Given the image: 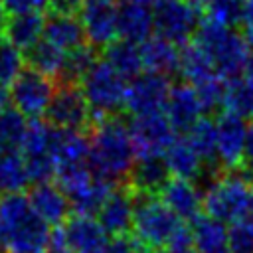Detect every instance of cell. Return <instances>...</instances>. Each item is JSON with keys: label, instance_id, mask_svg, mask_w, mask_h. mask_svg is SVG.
I'll use <instances>...</instances> for the list:
<instances>
[{"label": "cell", "instance_id": "1", "mask_svg": "<svg viewBox=\"0 0 253 253\" xmlns=\"http://www.w3.org/2000/svg\"><path fill=\"white\" fill-rule=\"evenodd\" d=\"M123 115H111L87 130L91 140L87 166L97 178L113 184H125L136 160Z\"/></svg>", "mask_w": 253, "mask_h": 253}, {"label": "cell", "instance_id": "2", "mask_svg": "<svg viewBox=\"0 0 253 253\" xmlns=\"http://www.w3.org/2000/svg\"><path fill=\"white\" fill-rule=\"evenodd\" d=\"M211 59L213 69L225 77L235 79L243 75L251 47L237 28H225L211 20H202L192 38Z\"/></svg>", "mask_w": 253, "mask_h": 253}, {"label": "cell", "instance_id": "3", "mask_svg": "<svg viewBox=\"0 0 253 253\" xmlns=\"http://www.w3.org/2000/svg\"><path fill=\"white\" fill-rule=\"evenodd\" d=\"M253 196V176L241 166L221 172L202 194V208L219 221H237L247 215Z\"/></svg>", "mask_w": 253, "mask_h": 253}, {"label": "cell", "instance_id": "4", "mask_svg": "<svg viewBox=\"0 0 253 253\" xmlns=\"http://www.w3.org/2000/svg\"><path fill=\"white\" fill-rule=\"evenodd\" d=\"M81 89L91 109V123L99 125L111 115L125 113V89L126 79L103 57H99L81 81ZM126 115V113H125Z\"/></svg>", "mask_w": 253, "mask_h": 253}, {"label": "cell", "instance_id": "5", "mask_svg": "<svg viewBox=\"0 0 253 253\" xmlns=\"http://www.w3.org/2000/svg\"><path fill=\"white\" fill-rule=\"evenodd\" d=\"M134 196V217L132 231L136 241L146 251L164 249L168 237L178 227L180 217L162 202L158 196L132 194Z\"/></svg>", "mask_w": 253, "mask_h": 253}, {"label": "cell", "instance_id": "6", "mask_svg": "<svg viewBox=\"0 0 253 253\" xmlns=\"http://www.w3.org/2000/svg\"><path fill=\"white\" fill-rule=\"evenodd\" d=\"M43 119L51 126L89 130L91 109L79 83H55V93L43 113Z\"/></svg>", "mask_w": 253, "mask_h": 253}, {"label": "cell", "instance_id": "7", "mask_svg": "<svg viewBox=\"0 0 253 253\" xmlns=\"http://www.w3.org/2000/svg\"><path fill=\"white\" fill-rule=\"evenodd\" d=\"M53 93H55V79L40 73L38 69L26 63L10 85V97L14 107L30 119L43 117Z\"/></svg>", "mask_w": 253, "mask_h": 253}, {"label": "cell", "instance_id": "8", "mask_svg": "<svg viewBox=\"0 0 253 253\" xmlns=\"http://www.w3.org/2000/svg\"><path fill=\"white\" fill-rule=\"evenodd\" d=\"M126 126L136 158L164 156L168 146L176 140V132L164 111L132 117L126 121Z\"/></svg>", "mask_w": 253, "mask_h": 253}, {"label": "cell", "instance_id": "9", "mask_svg": "<svg viewBox=\"0 0 253 253\" xmlns=\"http://www.w3.org/2000/svg\"><path fill=\"white\" fill-rule=\"evenodd\" d=\"M172 79L160 73L142 71L126 83L125 89V113L130 117L162 113L168 103Z\"/></svg>", "mask_w": 253, "mask_h": 253}, {"label": "cell", "instance_id": "10", "mask_svg": "<svg viewBox=\"0 0 253 253\" xmlns=\"http://www.w3.org/2000/svg\"><path fill=\"white\" fill-rule=\"evenodd\" d=\"M154 32L168 38L172 43L182 47L188 43L202 20L194 16L184 0H156L154 8Z\"/></svg>", "mask_w": 253, "mask_h": 253}, {"label": "cell", "instance_id": "11", "mask_svg": "<svg viewBox=\"0 0 253 253\" xmlns=\"http://www.w3.org/2000/svg\"><path fill=\"white\" fill-rule=\"evenodd\" d=\"M217 123V158L223 170H235L241 166L245 136H247V119L231 113L221 111L215 117Z\"/></svg>", "mask_w": 253, "mask_h": 253}, {"label": "cell", "instance_id": "12", "mask_svg": "<svg viewBox=\"0 0 253 253\" xmlns=\"http://www.w3.org/2000/svg\"><path fill=\"white\" fill-rule=\"evenodd\" d=\"M79 18L87 42L99 51L117 38V0H83Z\"/></svg>", "mask_w": 253, "mask_h": 253}, {"label": "cell", "instance_id": "13", "mask_svg": "<svg viewBox=\"0 0 253 253\" xmlns=\"http://www.w3.org/2000/svg\"><path fill=\"white\" fill-rule=\"evenodd\" d=\"M49 233V223L43 221L34 210H30L4 233L2 239L6 253H45Z\"/></svg>", "mask_w": 253, "mask_h": 253}, {"label": "cell", "instance_id": "14", "mask_svg": "<svg viewBox=\"0 0 253 253\" xmlns=\"http://www.w3.org/2000/svg\"><path fill=\"white\" fill-rule=\"evenodd\" d=\"M164 113H166V117H168V121H170V125H172L176 134L186 136L190 132V128L202 117L198 95H196L194 85L190 81H186L184 77L172 81Z\"/></svg>", "mask_w": 253, "mask_h": 253}, {"label": "cell", "instance_id": "15", "mask_svg": "<svg viewBox=\"0 0 253 253\" xmlns=\"http://www.w3.org/2000/svg\"><path fill=\"white\" fill-rule=\"evenodd\" d=\"M97 217L109 235H126L132 229L134 196L126 184H119L113 188V192L97 211Z\"/></svg>", "mask_w": 253, "mask_h": 253}, {"label": "cell", "instance_id": "16", "mask_svg": "<svg viewBox=\"0 0 253 253\" xmlns=\"http://www.w3.org/2000/svg\"><path fill=\"white\" fill-rule=\"evenodd\" d=\"M154 34L152 6L134 0H117V38L140 45Z\"/></svg>", "mask_w": 253, "mask_h": 253}, {"label": "cell", "instance_id": "17", "mask_svg": "<svg viewBox=\"0 0 253 253\" xmlns=\"http://www.w3.org/2000/svg\"><path fill=\"white\" fill-rule=\"evenodd\" d=\"M67 243L73 253H105L109 245V233L93 215L75 213L63 223Z\"/></svg>", "mask_w": 253, "mask_h": 253}, {"label": "cell", "instance_id": "18", "mask_svg": "<svg viewBox=\"0 0 253 253\" xmlns=\"http://www.w3.org/2000/svg\"><path fill=\"white\" fill-rule=\"evenodd\" d=\"M140 59L142 67L152 73H160L174 79H180V49L176 43H172L168 38L160 34H152L148 40H144L140 45Z\"/></svg>", "mask_w": 253, "mask_h": 253}, {"label": "cell", "instance_id": "19", "mask_svg": "<svg viewBox=\"0 0 253 253\" xmlns=\"http://www.w3.org/2000/svg\"><path fill=\"white\" fill-rule=\"evenodd\" d=\"M170 178L172 174H170V168L164 156H146V158L134 160L132 170L125 184L128 186L132 194L158 196Z\"/></svg>", "mask_w": 253, "mask_h": 253}, {"label": "cell", "instance_id": "20", "mask_svg": "<svg viewBox=\"0 0 253 253\" xmlns=\"http://www.w3.org/2000/svg\"><path fill=\"white\" fill-rule=\"evenodd\" d=\"M89 148H91V140L85 130L51 126L47 152L57 166L87 162Z\"/></svg>", "mask_w": 253, "mask_h": 253}, {"label": "cell", "instance_id": "21", "mask_svg": "<svg viewBox=\"0 0 253 253\" xmlns=\"http://www.w3.org/2000/svg\"><path fill=\"white\" fill-rule=\"evenodd\" d=\"M43 38L61 47L63 51H71L83 43H87L85 28L79 16L71 14H57L51 10L43 12Z\"/></svg>", "mask_w": 253, "mask_h": 253}, {"label": "cell", "instance_id": "22", "mask_svg": "<svg viewBox=\"0 0 253 253\" xmlns=\"http://www.w3.org/2000/svg\"><path fill=\"white\" fill-rule=\"evenodd\" d=\"M32 210L49 225H61L69 217V200L67 196L57 188V184L45 182L36 184L28 194Z\"/></svg>", "mask_w": 253, "mask_h": 253}, {"label": "cell", "instance_id": "23", "mask_svg": "<svg viewBox=\"0 0 253 253\" xmlns=\"http://www.w3.org/2000/svg\"><path fill=\"white\" fill-rule=\"evenodd\" d=\"M158 198L180 217L192 221L202 210V192L192 180L172 176Z\"/></svg>", "mask_w": 253, "mask_h": 253}, {"label": "cell", "instance_id": "24", "mask_svg": "<svg viewBox=\"0 0 253 253\" xmlns=\"http://www.w3.org/2000/svg\"><path fill=\"white\" fill-rule=\"evenodd\" d=\"M190 227L198 253H229L227 227L223 221L208 213H200L190 221Z\"/></svg>", "mask_w": 253, "mask_h": 253}, {"label": "cell", "instance_id": "25", "mask_svg": "<svg viewBox=\"0 0 253 253\" xmlns=\"http://www.w3.org/2000/svg\"><path fill=\"white\" fill-rule=\"evenodd\" d=\"M186 138L190 140V144L198 152V156L202 158L204 168H221L219 158H217V123H215V117L202 115L198 119V123L190 128Z\"/></svg>", "mask_w": 253, "mask_h": 253}, {"label": "cell", "instance_id": "26", "mask_svg": "<svg viewBox=\"0 0 253 253\" xmlns=\"http://www.w3.org/2000/svg\"><path fill=\"white\" fill-rule=\"evenodd\" d=\"M164 160L170 168V174L176 178H184V180H192L196 182L204 170V162L198 156V152L192 148L190 140L186 136L176 138L168 150L164 152Z\"/></svg>", "mask_w": 253, "mask_h": 253}, {"label": "cell", "instance_id": "27", "mask_svg": "<svg viewBox=\"0 0 253 253\" xmlns=\"http://www.w3.org/2000/svg\"><path fill=\"white\" fill-rule=\"evenodd\" d=\"M103 59H107L126 81L134 79L136 75L142 73V59H140V49L136 43H130L126 40L115 38L111 43H107L101 51Z\"/></svg>", "mask_w": 253, "mask_h": 253}, {"label": "cell", "instance_id": "28", "mask_svg": "<svg viewBox=\"0 0 253 253\" xmlns=\"http://www.w3.org/2000/svg\"><path fill=\"white\" fill-rule=\"evenodd\" d=\"M24 63L38 69L40 73L55 79L63 67V61H65V51L61 47H57L55 43H51L49 40L42 38V40H36L30 47H26L24 51Z\"/></svg>", "mask_w": 253, "mask_h": 253}, {"label": "cell", "instance_id": "29", "mask_svg": "<svg viewBox=\"0 0 253 253\" xmlns=\"http://www.w3.org/2000/svg\"><path fill=\"white\" fill-rule=\"evenodd\" d=\"M43 30V12H24L8 16L4 36L18 47L26 49L36 40H40V34Z\"/></svg>", "mask_w": 253, "mask_h": 253}, {"label": "cell", "instance_id": "30", "mask_svg": "<svg viewBox=\"0 0 253 253\" xmlns=\"http://www.w3.org/2000/svg\"><path fill=\"white\" fill-rule=\"evenodd\" d=\"M28 184L24 154L20 150H0V194H22Z\"/></svg>", "mask_w": 253, "mask_h": 253}, {"label": "cell", "instance_id": "31", "mask_svg": "<svg viewBox=\"0 0 253 253\" xmlns=\"http://www.w3.org/2000/svg\"><path fill=\"white\" fill-rule=\"evenodd\" d=\"M99 57H101V51L97 47H93L89 42L67 51L63 67H61L59 75L55 77V83H79L81 85L83 77L87 75V71L93 67V63Z\"/></svg>", "mask_w": 253, "mask_h": 253}, {"label": "cell", "instance_id": "32", "mask_svg": "<svg viewBox=\"0 0 253 253\" xmlns=\"http://www.w3.org/2000/svg\"><path fill=\"white\" fill-rule=\"evenodd\" d=\"M178 49H180V75L186 81H190L192 85H196L198 81L206 79L208 75H211L215 71L208 53L194 40H190L188 43H184Z\"/></svg>", "mask_w": 253, "mask_h": 253}, {"label": "cell", "instance_id": "33", "mask_svg": "<svg viewBox=\"0 0 253 253\" xmlns=\"http://www.w3.org/2000/svg\"><path fill=\"white\" fill-rule=\"evenodd\" d=\"M227 79L221 77L217 71L208 75L206 79L198 81L194 85V91L198 95V103L202 109V115L206 117H217L223 111V99H225Z\"/></svg>", "mask_w": 253, "mask_h": 253}, {"label": "cell", "instance_id": "34", "mask_svg": "<svg viewBox=\"0 0 253 253\" xmlns=\"http://www.w3.org/2000/svg\"><path fill=\"white\" fill-rule=\"evenodd\" d=\"M93 180H95V174L91 172L87 162L65 164V166H57V170H55V184L67 196L69 202L75 200L77 196H81L93 184Z\"/></svg>", "mask_w": 253, "mask_h": 253}, {"label": "cell", "instance_id": "35", "mask_svg": "<svg viewBox=\"0 0 253 253\" xmlns=\"http://www.w3.org/2000/svg\"><path fill=\"white\" fill-rule=\"evenodd\" d=\"M28 121L16 107L0 109V150H20Z\"/></svg>", "mask_w": 253, "mask_h": 253}, {"label": "cell", "instance_id": "36", "mask_svg": "<svg viewBox=\"0 0 253 253\" xmlns=\"http://www.w3.org/2000/svg\"><path fill=\"white\" fill-rule=\"evenodd\" d=\"M223 109L243 119H253V87L243 77L227 79Z\"/></svg>", "mask_w": 253, "mask_h": 253}, {"label": "cell", "instance_id": "37", "mask_svg": "<svg viewBox=\"0 0 253 253\" xmlns=\"http://www.w3.org/2000/svg\"><path fill=\"white\" fill-rule=\"evenodd\" d=\"M115 186H119V184H113V182H109V180H103V178H97V176H95L93 184H91L81 196H77L75 200H71L69 206H71V210H73L75 213L95 215V213L101 210V206L105 204L107 196L113 192Z\"/></svg>", "mask_w": 253, "mask_h": 253}, {"label": "cell", "instance_id": "38", "mask_svg": "<svg viewBox=\"0 0 253 253\" xmlns=\"http://www.w3.org/2000/svg\"><path fill=\"white\" fill-rule=\"evenodd\" d=\"M49 132H51V125H47L43 117L30 119L20 144V152L24 154V158L45 154L49 148Z\"/></svg>", "mask_w": 253, "mask_h": 253}, {"label": "cell", "instance_id": "39", "mask_svg": "<svg viewBox=\"0 0 253 253\" xmlns=\"http://www.w3.org/2000/svg\"><path fill=\"white\" fill-rule=\"evenodd\" d=\"M24 67V53L6 36H0V85L10 87Z\"/></svg>", "mask_w": 253, "mask_h": 253}, {"label": "cell", "instance_id": "40", "mask_svg": "<svg viewBox=\"0 0 253 253\" xmlns=\"http://www.w3.org/2000/svg\"><path fill=\"white\" fill-rule=\"evenodd\" d=\"M204 18L225 28H237L241 22V0H208Z\"/></svg>", "mask_w": 253, "mask_h": 253}, {"label": "cell", "instance_id": "41", "mask_svg": "<svg viewBox=\"0 0 253 253\" xmlns=\"http://www.w3.org/2000/svg\"><path fill=\"white\" fill-rule=\"evenodd\" d=\"M229 253H253V221L241 217L227 229Z\"/></svg>", "mask_w": 253, "mask_h": 253}, {"label": "cell", "instance_id": "42", "mask_svg": "<svg viewBox=\"0 0 253 253\" xmlns=\"http://www.w3.org/2000/svg\"><path fill=\"white\" fill-rule=\"evenodd\" d=\"M26 170H28V178L32 184H45L55 178L57 164L53 162L49 152H45V154H38V156H28Z\"/></svg>", "mask_w": 253, "mask_h": 253}, {"label": "cell", "instance_id": "43", "mask_svg": "<svg viewBox=\"0 0 253 253\" xmlns=\"http://www.w3.org/2000/svg\"><path fill=\"white\" fill-rule=\"evenodd\" d=\"M192 249H194L192 227L186 225V223H178V227L168 237V241L164 245V251L166 253H192Z\"/></svg>", "mask_w": 253, "mask_h": 253}, {"label": "cell", "instance_id": "44", "mask_svg": "<svg viewBox=\"0 0 253 253\" xmlns=\"http://www.w3.org/2000/svg\"><path fill=\"white\" fill-rule=\"evenodd\" d=\"M6 14H24V12H45L49 6V0H0Z\"/></svg>", "mask_w": 253, "mask_h": 253}, {"label": "cell", "instance_id": "45", "mask_svg": "<svg viewBox=\"0 0 253 253\" xmlns=\"http://www.w3.org/2000/svg\"><path fill=\"white\" fill-rule=\"evenodd\" d=\"M105 253H148V251L136 241V237H130L126 233V235H113V239H109Z\"/></svg>", "mask_w": 253, "mask_h": 253}, {"label": "cell", "instance_id": "46", "mask_svg": "<svg viewBox=\"0 0 253 253\" xmlns=\"http://www.w3.org/2000/svg\"><path fill=\"white\" fill-rule=\"evenodd\" d=\"M45 253H73V251H71V247H69V243H67V237H65L63 227L55 225V227L51 229Z\"/></svg>", "mask_w": 253, "mask_h": 253}, {"label": "cell", "instance_id": "47", "mask_svg": "<svg viewBox=\"0 0 253 253\" xmlns=\"http://www.w3.org/2000/svg\"><path fill=\"white\" fill-rule=\"evenodd\" d=\"M241 168L253 176V119L247 126V136H245V148H243V160Z\"/></svg>", "mask_w": 253, "mask_h": 253}, {"label": "cell", "instance_id": "48", "mask_svg": "<svg viewBox=\"0 0 253 253\" xmlns=\"http://www.w3.org/2000/svg\"><path fill=\"white\" fill-rule=\"evenodd\" d=\"M241 32L253 30V0H241Z\"/></svg>", "mask_w": 253, "mask_h": 253}, {"label": "cell", "instance_id": "49", "mask_svg": "<svg viewBox=\"0 0 253 253\" xmlns=\"http://www.w3.org/2000/svg\"><path fill=\"white\" fill-rule=\"evenodd\" d=\"M251 87H253V49H251V53H249V59H247V63H245V69H243V75H241Z\"/></svg>", "mask_w": 253, "mask_h": 253}, {"label": "cell", "instance_id": "50", "mask_svg": "<svg viewBox=\"0 0 253 253\" xmlns=\"http://www.w3.org/2000/svg\"><path fill=\"white\" fill-rule=\"evenodd\" d=\"M10 103H12V97H10V87L0 85V109L8 107Z\"/></svg>", "mask_w": 253, "mask_h": 253}, {"label": "cell", "instance_id": "51", "mask_svg": "<svg viewBox=\"0 0 253 253\" xmlns=\"http://www.w3.org/2000/svg\"><path fill=\"white\" fill-rule=\"evenodd\" d=\"M6 20H8V14L0 2V36H4V30H6Z\"/></svg>", "mask_w": 253, "mask_h": 253}, {"label": "cell", "instance_id": "52", "mask_svg": "<svg viewBox=\"0 0 253 253\" xmlns=\"http://www.w3.org/2000/svg\"><path fill=\"white\" fill-rule=\"evenodd\" d=\"M245 217L253 221V196H251V204H249V210H247V215Z\"/></svg>", "mask_w": 253, "mask_h": 253}, {"label": "cell", "instance_id": "53", "mask_svg": "<svg viewBox=\"0 0 253 253\" xmlns=\"http://www.w3.org/2000/svg\"><path fill=\"white\" fill-rule=\"evenodd\" d=\"M192 253H194V251H192ZM196 253H198V251H196Z\"/></svg>", "mask_w": 253, "mask_h": 253}]
</instances>
